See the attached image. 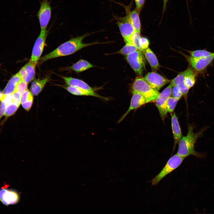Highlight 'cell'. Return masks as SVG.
Segmentation results:
<instances>
[{
    "label": "cell",
    "instance_id": "cell-1",
    "mask_svg": "<svg viewBox=\"0 0 214 214\" xmlns=\"http://www.w3.org/2000/svg\"><path fill=\"white\" fill-rule=\"evenodd\" d=\"M89 35L86 34L71 38L60 45L57 48L40 59V64H42L52 59L70 55L87 46L99 44L98 42L85 43L83 40Z\"/></svg>",
    "mask_w": 214,
    "mask_h": 214
},
{
    "label": "cell",
    "instance_id": "cell-2",
    "mask_svg": "<svg viewBox=\"0 0 214 214\" xmlns=\"http://www.w3.org/2000/svg\"><path fill=\"white\" fill-rule=\"evenodd\" d=\"M209 127L205 126L198 132L194 133L193 126L189 125L187 135L182 136L178 143V148L177 154L185 158L190 155L200 158L204 157L205 155L196 152L194 146L197 140L203 136L204 132Z\"/></svg>",
    "mask_w": 214,
    "mask_h": 214
},
{
    "label": "cell",
    "instance_id": "cell-3",
    "mask_svg": "<svg viewBox=\"0 0 214 214\" xmlns=\"http://www.w3.org/2000/svg\"><path fill=\"white\" fill-rule=\"evenodd\" d=\"M132 92L138 93L147 100L149 103L155 102L159 92L152 88L144 78L138 77L136 78L132 86Z\"/></svg>",
    "mask_w": 214,
    "mask_h": 214
},
{
    "label": "cell",
    "instance_id": "cell-4",
    "mask_svg": "<svg viewBox=\"0 0 214 214\" xmlns=\"http://www.w3.org/2000/svg\"><path fill=\"white\" fill-rule=\"evenodd\" d=\"M185 158L177 154L170 157L162 170L151 180L152 185H158L166 176L178 167Z\"/></svg>",
    "mask_w": 214,
    "mask_h": 214
},
{
    "label": "cell",
    "instance_id": "cell-5",
    "mask_svg": "<svg viewBox=\"0 0 214 214\" xmlns=\"http://www.w3.org/2000/svg\"><path fill=\"white\" fill-rule=\"evenodd\" d=\"M126 59L135 73L142 74L145 69L146 61L142 52L138 50L126 56Z\"/></svg>",
    "mask_w": 214,
    "mask_h": 214
},
{
    "label": "cell",
    "instance_id": "cell-6",
    "mask_svg": "<svg viewBox=\"0 0 214 214\" xmlns=\"http://www.w3.org/2000/svg\"><path fill=\"white\" fill-rule=\"evenodd\" d=\"M173 86V85L170 83L161 93H159L155 101L163 121L164 120L167 115V101L171 95Z\"/></svg>",
    "mask_w": 214,
    "mask_h": 214
},
{
    "label": "cell",
    "instance_id": "cell-7",
    "mask_svg": "<svg viewBox=\"0 0 214 214\" xmlns=\"http://www.w3.org/2000/svg\"><path fill=\"white\" fill-rule=\"evenodd\" d=\"M51 11L50 1L42 0L37 14L41 30L46 29L51 19Z\"/></svg>",
    "mask_w": 214,
    "mask_h": 214
},
{
    "label": "cell",
    "instance_id": "cell-8",
    "mask_svg": "<svg viewBox=\"0 0 214 214\" xmlns=\"http://www.w3.org/2000/svg\"><path fill=\"white\" fill-rule=\"evenodd\" d=\"M48 34L47 29L41 30L33 46L30 60L37 64L43 51L46 39Z\"/></svg>",
    "mask_w": 214,
    "mask_h": 214
},
{
    "label": "cell",
    "instance_id": "cell-9",
    "mask_svg": "<svg viewBox=\"0 0 214 214\" xmlns=\"http://www.w3.org/2000/svg\"><path fill=\"white\" fill-rule=\"evenodd\" d=\"M191 67L197 73H202L214 61V55L208 57L197 58L191 56H185Z\"/></svg>",
    "mask_w": 214,
    "mask_h": 214
},
{
    "label": "cell",
    "instance_id": "cell-10",
    "mask_svg": "<svg viewBox=\"0 0 214 214\" xmlns=\"http://www.w3.org/2000/svg\"><path fill=\"white\" fill-rule=\"evenodd\" d=\"M117 24L125 43L129 42L135 30L130 20L128 12L125 16L119 19Z\"/></svg>",
    "mask_w": 214,
    "mask_h": 214
},
{
    "label": "cell",
    "instance_id": "cell-11",
    "mask_svg": "<svg viewBox=\"0 0 214 214\" xmlns=\"http://www.w3.org/2000/svg\"><path fill=\"white\" fill-rule=\"evenodd\" d=\"M20 196L16 191L5 187L0 189V201L6 206L16 204L19 201Z\"/></svg>",
    "mask_w": 214,
    "mask_h": 214
},
{
    "label": "cell",
    "instance_id": "cell-12",
    "mask_svg": "<svg viewBox=\"0 0 214 214\" xmlns=\"http://www.w3.org/2000/svg\"><path fill=\"white\" fill-rule=\"evenodd\" d=\"M144 78L152 88L158 91L169 82L167 78L154 72L148 73Z\"/></svg>",
    "mask_w": 214,
    "mask_h": 214
},
{
    "label": "cell",
    "instance_id": "cell-13",
    "mask_svg": "<svg viewBox=\"0 0 214 214\" xmlns=\"http://www.w3.org/2000/svg\"><path fill=\"white\" fill-rule=\"evenodd\" d=\"M132 93L129 107L119 120L118 123L122 122L131 111L136 110L143 105L149 103L146 99L140 94L135 92H133Z\"/></svg>",
    "mask_w": 214,
    "mask_h": 214
},
{
    "label": "cell",
    "instance_id": "cell-14",
    "mask_svg": "<svg viewBox=\"0 0 214 214\" xmlns=\"http://www.w3.org/2000/svg\"><path fill=\"white\" fill-rule=\"evenodd\" d=\"M64 88L69 92L75 95L93 96L105 100H109L108 97L102 96L95 92H90L77 87L69 86H64Z\"/></svg>",
    "mask_w": 214,
    "mask_h": 214
},
{
    "label": "cell",
    "instance_id": "cell-15",
    "mask_svg": "<svg viewBox=\"0 0 214 214\" xmlns=\"http://www.w3.org/2000/svg\"><path fill=\"white\" fill-rule=\"evenodd\" d=\"M184 71L179 73L177 76L171 81V83L173 86L178 87L182 94V96L187 100L188 92L190 89L185 84L184 81Z\"/></svg>",
    "mask_w": 214,
    "mask_h": 214
},
{
    "label": "cell",
    "instance_id": "cell-16",
    "mask_svg": "<svg viewBox=\"0 0 214 214\" xmlns=\"http://www.w3.org/2000/svg\"><path fill=\"white\" fill-rule=\"evenodd\" d=\"M66 83L69 86L79 88L90 92H95V88L80 79L70 77H62Z\"/></svg>",
    "mask_w": 214,
    "mask_h": 214
},
{
    "label": "cell",
    "instance_id": "cell-17",
    "mask_svg": "<svg viewBox=\"0 0 214 214\" xmlns=\"http://www.w3.org/2000/svg\"><path fill=\"white\" fill-rule=\"evenodd\" d=\"M171 125L174 141V146L177 144L182 136L178 118L175 113L171 116Z\"/></svg>",
    "mask_w": 214,
    "mask_h": 214
},
{
    "label": "cell",
    "instance_id": "cell-18",
    "mask_svg": "<svg viewBox=\"0 0 214 214\" xmlns=\"http://www.w3.org/2000/svg\"><path fill=\"white\" fill-rule=\"evenodd\" d=\"M22 80V78L19 72L14 75L8 82L2 92V94L4 95L12 94Z\"/></svg>",
    "mask_w": 214,
    "mask_h": 214
},
{
    "label": "cell",
    "instance_id": "cell-19",
    "mask_svg": "<svg viewBox=\"0 0 214 214\" xmlns=\"http://www.w3.org/2000/svg\"><path fill=\"white\" fill-rule=\"evenodd\" d=\"M184 71L185 83L190 89L193 87L195 83L197 73L191 67H188Z\"/></svg>",
    "mask_w": 214,
    "mask_h": 214
},
{
    "label": "cell",
    "instance_id": "cell-20",
    "mask_svg": "<svg viewBox=\"0 0 214 214\" xmlns=\"http://www.w3.org/2000/svg\"><path fill=\"white\" fill-rule=\"evenodd\" d=\"M49 79V77L43 79L34 80L32 83L30 92L33 95H37L42 90L45 84Z\"/></svg>",
    "mask_w": 214,
    "mask_h": 214
},
{
    "label": "cell",
    "instance_id": "cell-21",
    "mask_svg": "<svg viewBox=\"0 0 214 214\" xmlns=\"http://www.w3.org/2000/svg\"><path fill=\"white\" fill-rule=\"evenodd\" d=\"M146 59L152 68L154 70H157L160 67L158 59L153 52L148 48L143 51Z\"/></svg>",
    "mask_w": 214,
    "mask_h": 214
},
{
    "label": "cell",
    "instance_id": "cell-22",
    "mask_svg": "<svg viewBox=\"0 0 214 214\" xmlns=\"http://www.w3.org/2000/svg\"><path fill=\"white\" fill-rule=\"evenodd\" d=\"M140 12L135 8L128 12L129 18L135 30L141 33V25L139 18Z\"/></svg>",
    "mask_w": 214,
    "mask_h": 214
},
{
    "label": "cell",
    "instance_id": "cell-23",
    "mask_svg": "<svg viewBox=\"0 0 214 214\" xmlns=\"http://www.w3.org/2000/svg\"><path fill=\"white\" fill-rule=\"evenodd\" d=\"M94 65L87 61L81 59L73 64L69 69L74 71L80 73L94 67Z\"/></svg>",
    "mask_w": 214,
    "mask_h": 214
},
{
    "label": "cell",
    "instance_id": "cell-24",
    "mask_svg": "<svg viewBox=\"0 0 214 214\" xmlns=\"http://www.w3.org/2000/svg\"><path fill=\"white\" fill-rule=\"evenodd\" d=\"M33 100V95L30 91L27 89L22 94L21 104L23 108L26 111L30 109Z\"/></svg>",
    "mask_w": 214,
    "mask_h": 214
},
{
    "label": "cell",
    "instance_id": "cell-25",
    "mask_svg": "<svg viewBox=\"0 0 214 214\" xmlns=\"http://www.w3.org/2000/svg\"><path fill=\"white\" fill-rule=\"evenodd\" d=\"M36 65L29 60L23 66L26 73V77L24 81L28 84L33 80L35 77Z\"/></svg>",
    "mask_w": 214,
    "mask_h": 214
},
{
    "label": "cell",
    "instance_id": "cell-26",
    "mask_svg": "<svg viewBox=\"0 0 214 214\" xmlns=\"http://www.w3.org/2000/svg\"><path fill=\"white\" fill-rule=\"evenodd\" d=\"M191 56L197 58L208 57L214 55V53L208 51L206 50H198L195 51L186 50Z\"/></svg>",
    "mask_w": 214,
    "mask_h": 214
},
{
    "label": "cell",
    "instance_id": "cell-27",
    "mask_svg": "<svg viewBox=\"0 0 214 214\" xmlns=\"http://www.w3.org/2000/svg\"><path fill=\"white\" fill-rule=\"evenodd\" d=\"M138 50H139L138 48L131 43L127 42L121 49L114 54L127 56Z\"/></svg>",
    "mask_w": 214,
    "mask_h": 214
},
{
    "label": "cell",
    "instance_id": "cell-28",
    "mask_svg": "<svg viewBox=\"0 0 214 214\" xmlns=\"http://www.w3.org/2000/svg\"><path fill=\"white\" fill-rule=\"evenodd\" d=\"M19 107L12 102L6 105L4 112L5 116L7 117L12 116L16 112Z\"/></svg>",
    "mask_w": 214,
    "mask_h": 214
},
{
    "label": "cell",
    "instance_id": "cell-29",
    "mask_svg": "<svg viewBox=\"0 0 214 214\" xmlns=\"http://www.w3.org/2000/svg\"><path fill=\"white\" fill-rule=\"evenodd\" d=\"M141 37L140 33L135 31L132 35L130 41L129 42L131 43L138 48L139 50L143 52V51L141 48L139 44Z\"/></svg>",
    "mask_w": 214,
    "mask_h": 214
},
{
    "label": "cell",
    "instance_id": "cell-30",
    "mask_svg": "<svg viewBox=\"0 0 214 214\" xmlns=\"http://www.w3.org/2000/svg\"><path fill=\"white\" fill-rule=\"evenodd\" d=\"M179 100L170 96L167 101V109L168 112L172 113L175 109Z\"/></svg>",
    "mask_w": 214,
    "mask_h": 214
},
{
    "label": "cell",
    "instance_id": "cell-31",
    "mask_svg": "<svg viewBox=\"0 0 214 214\" xmlns=\"http://www.w3.org/2000/svg\"><path fill=\"white\" fill-rule=\"evenodd\" d=\"M22 94L20 92L16 90L12 94V103L17 104L19 106L21 103Z\"/></svg>",
    "mask_w": 214,
    "mask_h": 214
},
{
    "label": "cell",
    "instance_id": "cell-32",
    "mask_svg": "<svg viewBox=\"0 0 214 214\" xmlns=\"http://www.w3.org/2000/svg\"><path fill=\"white\" fill-rule=\"evenodd\" d=\"M171 95L172 97L179 100L180 99L182 96L180 88L176 86H174V87H172Z\"/></svg>",
    "mask_w": 214,
    "mask_h": 214
},
{
    "label": "cell",
    "instance_id": "cell-33",
    "mask_svg": "<svg viewBox=\"0 0 214 214\" xmlns=\"http://www.w3.org/2000/svg\"><path fill=\"white\" fill-rule=\"evenodd\" d=\"M27 86L28 84L24 80H22L17 85L15 90L22 94L27 89Z\"/></svg>",
    "mask_w": 214,
    "mask_h": 214
},
{
    "label": "cell",
    "instance_id": "cell-34",
    "mask_svg": "<svg viewBox=\"0 0 214 214\" xmlns=\"http://www.w3.org/2000/svg\"><path fill=\"white\" fill-rule=\"evenodd\" d=\"M140 46L143 51L148 48L149 41L148 40L144 37H141L139 42Z\"/></svg>",
    "mask_w": 214,
    "mask_h": 214
},
{
    "label": "cell",
    "instance_id": "cell-35",
    "mask_svg": "<svg viewBox=\"0 0 214 214\" xmlns=\"http://www.w3.org/2000/svg\"><path fill=\"white\" fill-rule=\"evenodd\" d=\"M136 9L140 12L144 5L145 0H134Z\"/></svg>",
    "mask_w": 214,
    "mask_h": 214
},
{
    "label": "cell",
    "instance_id": "cell-36",
    "mask_svg": "<svg viewBox=\"0 0 214 214\" xmlns=\"http://www.w3.org/2000/svg\"><path fill=\"white\" fill-rule=\"evenodd\" d=\"M0 105V119L4 115V110L6 105L3 101H1Z\"/></svg>",
    "mask_w": 214,
    "mask_h": 214
},
{
    "label": "cell",
    "instance_id": "cell-37",
    "mask_svg": "<svg viewBox=\"0 0 214 214\" xmlns=\"http://www.w3.org/2000/svg\"><path fill=\"white\" fill-rule=\"evenodd\" d=\"M20 73L22 80H24L26 76V73L24 67H23L18 72Z\"/></svg>",
    "mask_w": 214,
    "mask_h": 214
},
{
    "label": "cell",
    "instance_id": "cell-38",
    "mask_svg": "<svg viewBox=\"0 0 214 214\" xmlns=\"http://www.w3.org/2000/svg\"><path fill=\"white\" fill-rule=\"evenodd\" d=\"M163 9L162 11V15H163L164 13L165 12V11L166 9V5L167 2L169 0H163Z\"/></svg>",
    "mask_w": 214,
    "mask_h": 214
},
{
    "label": "cell",
    "instance_id": "cell-39",
    "mask_svg": "<svg viewBox=\"0 0 214 214\" xmlns=\"http://www.w3.org/2000/svg\"><path fill=\"white\" fill-rule=\"evenodd\" d=\"M3 95L2 93L0 91V101H1L2 100Z\"/></svg>",
    "mask_w": 214,
    "mask_h": 214
},
{
    "label": "cell",
    "instance_id": "cell-40",
    "mask_svg": "<svg viewBox=\"0 0 214 214\" xmlns=\"http://www.w3.org/2000/svg\"><path fill=\"white\" fill-rule=\"evenodd\" d=\"M187 0H186V1H187Z\"/></svg>",
    "mask_w": 214,
    "mask_h": 214
}]
</instances>
